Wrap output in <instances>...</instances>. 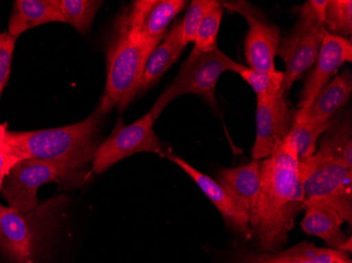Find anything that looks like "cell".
<instances>
[{
    "label": "cell",
    "instance_id": "obj_1",
    "mask_svg": "<svg viewBox=\"0 0 352 263\" xmlns=\"http://www.w3.org/2000/svg\"><path fill=\"white\" fill-rule=\"evenodd\" d=\"M298 162L290 135L261 160L260 197L250 218L251 239L258 252L283 250L296 218L305 209Z\"/></svg>",
    "mask_w": 352,
    "mask_h": 263
},
{
    "label": "cell",
    "instance_id": "obj_2",
    "mask_svg": "<svg viewBox=\"0 0 352 263\" xmlns=\"http://www.w3.org/2000/svg\"><path fill=\"white\" fill-rule=\"evenodd\" d=\"M104 115L98 104L88 118L78 124L31 132L9 130L6 151L12 165L27 159L52 160L65 165L82 185L98 149V135Z\"/></svg>",
    "mask_w": 352,
    "mask_h": 263
},
{
    "label": "cell",
    "instance_id": "obj_3",
    "mask_svg": "<svg viewBox=\"0 0 352 263\" xmlns=\"http://www.w3.org/2000/svg\"><path fill=\"white\" fill-rule=\"evenodd\" d=\"M155 47L116 19L107 49V82L100 106L104 113L126 110L138 94L146 62Z\"/></svg>",
    "mask_w": 352,
    "mask_h": 263
},
{
    "label": "cell",
    "instance_id": "obj_4",
    "mask_svg": "<svg viewBox=\"0 0 352 263\" xmlns=\"http://www.w3.org/2000/svg\"><path fill=\"white\" fill-rule=\"evenodd\" d=\"M66 201V196H57L28 213L0 203V250L13 263H34L39 241Z\"/></svg>",
    "mask_w": 352,
    "mask_h": 263
},
{
    "label": "cell",
    "instance_id": "obj_5",
    "mask_svg": "<svg viewBox=\"0 0 352 263\" xmlns=\"http://www.w3.org/2000/svg\"><path fill=\"white\" fill-rule=\"evenodd\" d=\"M328 0H310L296 8L298 21L284 38H280L278 54L285 63V92L294 81L309 70L318 59L325 34V11Z\"/></svg>",
    "mask_w": 352,
    "mask_h": 263
},
{
    "label": "cell",
    "instance_id": "obj_6",
    "mask_svg": "<svg viewBox=\"0 0 352 263\" xmlns=\"http://www.w3.org/2000/svg\"><path fill=\"white\" fill-rule=\"evenodd\" d=\"M243 68L244 65L227 56L219 47L209 52H201L193 47L182 65L179 75L158 97L150 113L157 119L175 98L185 94L199 95L211 106H217L215 89L219 77L227 71L237 73Z\"/></svg>",
    "mask_w": 352,
    "mask_h": 263
},
{
    "label": "cell",
    "instance_id": "obj_7",
    "mask_svg": "<svg viewBox=\"0 0 352 263\" xmlns=\"http://www.w3.org/2000/svg\"><path fill=\"white\" fill-rule=\"evenodd\" d=\"M298 172L306 199L322 201L351 225L352 169L318 152L300 160Z\"/></svg>",
    "mask_w": 352,
    "mask_h": 263
},
{
    "label": "cell",
    "instance_id": "obj_8",
    "mask_svg": "<svg viewBox=\"0 0 352 263\" xmlns=\"http://www.w3.org/2000/svg\"><path fill=\"white\" fill-rule=\"evenodd\" d=\"M78 187L76 178L63 164L52 160L27 159L16 163L3 180L0 193L10 207L23 213L39 207L37 191L45 183Z\"/></svg>",
    "mask_w": 352,
    "mask_h": 263
},
{
    "label": "cell",
    "instance_id": "obj_9",
    "mask_svg": "<svg viewBox=\"0 0 352 263\" xmlns=\"http://www.w3.org/2000/svg\"><path fill=\"white\" fill-rule=\"evenodd\" d=\"M154 122L155 119L150 112L128 126H124L120 120L110 137L95 151L92 172L104 173L120 160L142 152L155 153L162 157L170 153L154 132Z\"/></svg>",
    "mask_w": 352,
    "mask_h": 263
},
{
    "label": "cell",
    "instance_id": "obj_10",
    "mask_svg": "<svg viewBox=\"0 0 352 263\" xmlns=\"http://www.w3.org/2000/svg\"><path fill=\"white\" fill-rule=\"evenodd\" d=\"M223 8L247 19L249 30L245 38V56L249 69L260 72H274V58L280 45V30L269 23L262 12L248 1H223Z\"/></svg>",
    "mask_w": 352,
    "mask_h": 263
},
{
    "label": "cell",
    "instance_id": "obj_11",
    "mask_svg": "<svg viewBox=\"0 0 352 263\" xmlns=\"http://www.w3.org/2000/svg\"><path fill=\"white\" fill-rule=\"evenodd\" d=\"M296 110L288 106L285 92L258 98L256 138L252 148L253 160L266 159L276 146L289 135L296 122Z\"/></svg>",
    "mask_w": 352,
    "mask_h": 263
},
{
    "label": "cell",
    "instance_id": "obj_12",
    "mask_svg": "<svg viewBox=\"0 0 352 263\" xmlns=\"http://www.w3.org/2000/svg\"><path fill=\"white\" fill-rule=\"evenodd\" d=\"M186 5L185 0H138L126 8L118 19L146 43L156 47Z\"/></svg>",
    "mask_w": 352,
    "mask_h": 263
},
{
    "label": "cell",
    "instance_id": "obj_13",
    "mask_svg": "<svg viewBox=\"0 0 352 263\" xmlns=\"http://www.w3.org/2000/svg\"><path fill=\"white\" fill-rule=\"evenodd\" d=\"M351 61V41L325 32L321 50L316 61V68L308 75L300 92V100L296 116L305 114L318 95L326 88L331 77L338 74L344 63Z\"/></svg>",
    "mask_w": 352,
    "mask_h": 263
},
{
    "label": "cell",
    "instance_id": "obj_14",
    "mask_svg": "<svg viewBox=\"0 0 352 263\" xmlns=\"http://www.w3.org/2000/svg\"><path fill=\"white\" fill-rule=\"evenodd\" d=\"M164 157L171 160L176 165H179L199 185V189L207 196L208 199L219 209L229 229H232L237 235L247 240L251 239L250 219L236 207L228 192L223 189L217 180L201 173L195 167H192L191 164L188 163L186 160L173 154H166Z\"/></svg>",
    "mask_w": 352,
    "mask_h": 263
},
{
    "label": "cell",
    "instance_id": "obj_15",
    "mask_svg": "<svg viewBox=\"0 0 352 263\" xmlns=\"http://www.w3.org/2000/svg\"><path fill=\"white\" fill-rule=\"evenodd\" d=\"M219 183L228 192L236 207L248 217L252 216L261 193V161L219 172Z\"/></svg>",
    "mask_w": 352,
    "mask_h": 263
},
{
    "label": "cell",
    "instance_id": "obj_16",
    "mask_svg": "<svg viewBox=\"0 0 352 263\" xmlns=\"http://www.w3.org/2000/svg\"><path fill=\"white\" fill-rule=\"evenodd\" d=\"M236 263H352L349 254L343 251L318 248L314 243L300 244L274 253L244 252L237 255Z\"/></svg>",
    "mask_w": 352,
    "mask_h": 263
},
{
    "label": "cell",
    "instance_id": "obj_17",
    "mask_svg": "<svg viewBox=\"0 0 352 263\" xmlns=\"http://www.w3.org/2000/svg\"><path fill=\"white\" fill-rule=\"evenodd\" d=\"M305 216L300 227L309 236L321 238L331 250L342 251L348 237L342 229L344 220L337 211L316 199H306Z\"/></svg>",
    "mask_w": 352,
    "mask_h": 263
},
{
    "label": "cell",
    "instance_id": "obj_18",
    "mask_svg": "<svg viewBox=\"0 0 352 263\" xmlns=\"http://www.w3.org/2000/svg\"><path fill=\"white\" fill-rule=\"evenodd\" d=\"M184 49L185 47L182 45V21H177L148 58L138 95H142L154 86L177 61Z\"/></svg>",
    "mask_w": 352,
    "mask_h": 263
},
{
    "label": "cell",
    "instance_id": "obj_19",
    "mask_svg": "<svg viewBox=\"0 0 352 263\" xmlns=\"http://www.w3.org/2000/svg\"><path fill=\"white\" fill-rule=\"evenodd\" d=\"M50 23H65L56 0H17L9 21V33L15 38L25 32Z\"/></svg>",
    "mask_w": 352,
    "mask_h": 263
},
{
    "label": "cell",
    "instance_id": "obj_20",
    "mask_svg": "<svg viewBox=\"0 0 352 263\" xmlns=\"http://www.w3.org/2000/svg\"><path fill=\"white\" fill-rule=\"evenodd\" d=\"M351 92L352 74L347 69L334 77L318 95L309 110L302 116H296V119L306 118L321 124L329 122L347 104Z\"/></svg>",
    "mask_w": 352,
    "mask_h": 263
},
{
    "label": "cell",
    "instance_id": "obj_21",
    "mask_svg": "<svg viewBox=\"0 0 352 263\" xmlns=\"http://www.w3.org/2000/svg\"><path fill=\"white\" fill-rule=\"evenodd\" d=\"M318 153L339 160L352 169V130L349 118H332L329 128L324 132L318 144Z\"/></svg>",
    "mask_w": 352,
    "mask_h": 263
},
{
    "label": "cell",
    "instance_id": "obj_22",
    "mask_svg": "<svg viewBox=\"0 0 352 263\" xmlns=\"http://www.w3.org/2000/svg\"><path fill=\"white\" fill-rule=\"evenodd\" d=\"M332 119L324 124L306 118L296 119L289 135L294 141L298 160L306 159L316 153L318 139L329 128Z\"/></svg>",
    "mask_w": 352,
    "mask_h": 263
},
{
    "label": "cell",
    "instance_id": "obj_23",
    "mask_svg": "<svg viewBox=\"0 0 352 263\" xmlns=\"http://www.w3.org/2000/svg\"><path fill=\"white\" fill-rule=\"evenodd\" d=\"M102 3V1L95 0H56L65 23H70L82 34L90 31L95 16Z\"/></svg>",
    "mask_w": 352,
    "mask_h": 263
},
{
    "label": "cell",
    "instance_id": "obj_24",
    "mask_svg": "<svg viewBox=\"0 0 352 263\" xmlns=\"http://www.w3.org/2000/svg\"><path fill=\"white\" fill-rule=\"evenodd\" d=\"M325 30L334 36L347 38L352 34L351 0H328L326 5Z\"/></svg>",
    "mask_w": 352,
    "mask_h": 263
},
{
    "label": "cell",
    "instance_id": "obj_25",
    "mask_svg": "<svg viewBox=\"0 0 352 263\" xmlns=\"http://www.w3.org/2000/svg\"><path fill=\"white\" fill-rule=\"evenodd\" d=\"M223 9L221 3L213 0L212 5L201 19L195 41V49L201 52H209L217 49V35L223 19Z\"/></svg>",
    "mask_w": 352,
    "mask_h": 263
},
{
    "label": "cell",
    "instance_id": "obj_26",
    "mask_svg": "<svg viewBox=\"0 0 352 263\" xmlns=\"http://www.w3.org/2000/svg\"><path fill=\"white\" fill-rule=\"evenodd\" d=\"M237 74L252 88L258 98L274 96L282 91L285 92L283 90L284 72H260L244 65V68L241 69Z\"/></svg>",
    "mask_w": 352,
    "mask_h": 263
},
{
    "label": "cell",
    "instance_id": "obj_27",
    "mask_svg": "<svg viewBox=\"0 0 352 263\" xmlns=\"http://www.w3.org/2000/svg\"><path fill=\"white\" fill-rule=\"evenodd\" d=\"M213 0H193L190 3L185 17L182 21V45L184 47L195 43V36L201 25V19Z\"/></svg>",
    "mask_w": 352,
    "mask_h": 263
},
{
    "label": "cell",
    "instance_id": "obj_28",
    "mask_svg": "<svg viewBox=\"0 0 352 263\" xmlns=\"http://www.w3.org/2000/svg\"><path fill=\"white\" fill-rule=\"evenodd\" d=\"M17 38L8 32L0 34V89H5L11 73L12 58Z\"/></svg>",
    "mask_w": 352,
    "mask_h": 263
},
{
    "label": "cell",
    "instance_id": "obj_29",
    "mask_svg": "<svg viewBox=\"0 0 352 263\" xmlns=\"http://www.w3.org/2000/svg\"><path fill=\"white\" fill-rule=\"evenodd\" d=\"M12 168H13V165H12L11 160H10L9 155H8L6 149L0 151V190L3 187V180H5L6 176L9 174Z\"/></svg>",
    "mask_w": 352,
    "mask_h": 263
},
{
    "label": "cell",
    "instance_id": "obj_30",
    "mask_svg": "<svg viewBox=\"0 0 352 263\" xmlns=\"http://www.w3.org/2000/svg\"><path fill=\"white\" fill-rule=\"evenodd\" d=\"M8 133H9V124H8V122L0 124V151L6 149Z\"/></svg>",
    "mask_w": 352,
    "mask_h": 263
},
{
    "label": "cell",
    "instance_id": "obj_31",
    "mask_svg": "<svg viewBox=\"0 0 352 263\" xmlns=\"http://www.w3.org/2000/svg\"><path fill=\"white\" fill-rule=\"evenodd\" d=\"M3 89H0V97H1V94H3Z\"/></svg>",
    "mask_w": 352,
    "mask_h": 263
}]
</instances>
